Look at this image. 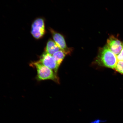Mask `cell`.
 <instances>
[{
    "label": "cell",
    "mask_w": 123,
    "mask_h": 123,
    "mask_svg": "<svg viewBox=\"0 0 123 123\" xmlns=\"http://www.w3.org/2000/svg\"><path fill=\"white\" fill-rule=\"evenodd\" d=\"M117 56L118 61H123V47L121 53Z\"/></svg>",
    "instance_id": "cell-10"
},
{
    "label": "cell",
    "mask_w": 123,
    "mask_h": 123,
    "mask_svg": "<svg viewBox=\"0 0 123 123\" xmlns=\"http://www.w3.org/2000/svg\"><path fill=\"white\" fill-rule=\"evenodd\" d=\"M46 32L45 21L43 18H36L32 23L31 33L35 39L39 40L42 38Z\"/></svg>",
    "instance_id": "cell-3"
},
{
    "label": "cell",
    "mask_w": 123,
    "mask_h": 123,
    "mask_svg": "<svg viewBox=\"0 0 123 123\" xmlns=\"http://www.w3.org/2000/svg\"><path fill=\"white\" fill-rule=\"evenodd\" d=\"M117 62V56L106 45L100 49L95 62L100 67L113 69Z\"/></svg>",
    "instance_id": "cell-1"
},
{
    "label": "cell",
    "mask_w": 123,
    "mask_h": 123,
    "mask_svg": "<svg viewBox=\"0 0 123 123\" xmlns=\"http://www.w3.org/2000/svg\"><path fill=\"white\" fill-rule=\"evenodd\" d=\"M60 50L55 41L50 39L47 43L45 48V52L53 55L56 52Z\"/></svg>",
    "instance_id": "cell-7"
},
{
    "label": "cell",
    "mask_w": 123,
    "mask_h": 123,
    "mask_svg": "<svg viewBox=\"0 0 123 123\" xmlns=\"http://www.w3.org/2000/svg\"><path fill=\"white\" fill-rule=\"evenodd\" d=\"M49 30L53 37L54 41L60 49L65 52L67 55L70 54L72 50L71 49L67 47L63 36L53 29L50 28Z\"/></svg>",
    "instance_id": "cell-4"
},
{
    "label": "cell",
    "mask_w": 123,
    "mask_h": 123,
    "mask_svg": "<svg viewBox=\"0 0 123 123\" xmlns=\"http://www.w3.org/2000/svg\"><path fill=\"white\" fill-rule=\"evenodd\" d=\"M106 45L112 53L117 56L122 50L123 42L115 37L111 36L107 39Z\"/></svg>",
    "instance_id": "cell-6"
},
{
    "label": "cell",
    "mask_w": 123,
    "mask_h": 123,
    "mask_svg": "<svg viewBox=\"0 0 123 123\" xmlns=\"http://www.w3.org/2000/svg\"><path fill=\"white\" fill-rule=\"evenodd\" d=\"M113 69L115 71L123 75V61H118Z\"/></svg>",
    "instance_id": "cell-9"
},
{
    "label": "cell",
    "mask_w": 123,
    "mask_h": 123,
    "mask_svg": "<svg viewBox=\"0 0 123 123\" xmlns=\"http://www.w3.org/2000/svg\"><path fill=\"white\" fill-rule=\"evenodd\" d=\"M66 55H67V54L65 52L60 50L53 54L52 56L58 65L60 66L63 61Z\"/></svg>",
    "instance_id": "cell-8"
},
{
    "label": "cell",
    "mask_w": 123,
    "mask_h": 123,
    "mask_svg": "<svg viewBox=\"0 0 123 123\" xmlns=\"http://www.w3.org/2000/svg\"><path fill=\"white\" fill-rule=\"evenodd\" d=\"M39 61L43 65L51 69L57 74L59 66L54 59L52 55L45 52L41 55Z\"/></svg>",
    "instance_id": "cell-5"
},
{
    "label": "cell",
    "mask_w": 123,
    "mask_h": 123,
    "mask_svg": "<svg viewBox=\"0 0 123 123\" xmlns=\"http://www.w3.org/2000/svg\"><path fill=\"white\" fill-rule=\"evenodd\" d=\"M30 65L36 69L37 73L36 78L38 81L49 80L59 83L57 74L51 69L41 64L39 61L32 62Z\"/></svg>",
    "instance_id": "cell-2"
}]
</instances>
